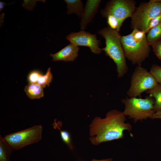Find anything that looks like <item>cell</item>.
Segmentation results:
<instances>
[{"label": "cell", "mask_w": 161, "mask_h": 161, "mask_svg": "<svg viewBox=\"0 0 161 161\" xmlns=\"http://www.w3.org/2000/svg\"><path fill=\"white\" fill-rule=\"evenodd\" d=\"M126 116L123 112L116 109L108 112L105 118L96 117L90 123L89 140L94 145L124 137L123 131L127 130L130 132L131 125L126 123Z\"/></svg>", "instance_id": "1"}, {"label": "cell", "mask_w": 161, "mask_h": 161, "mask_svg": "<svg viewBox=\"0 0 161 161\" xmlns=\"http://www.w3.org/2000/svg\"><path fill=\"white\" fill-rule=\"evenodd\" d=\"M97 32L105 40L106 46L102 48L103 51L116 64L118 77H123L128 68L121 43L122 36L119 32L109 27L99 30Z\"/></svg>", "instance_id": "2"}, {"label": "cell", "mask_w": 161, "mask_h": 161, "mask_svg": "<svg viewBox=\"0 0 161 161\" xmlns=\"http://www.w3.org/2000/svg\"><path fill=\"white\" fill-rule=\"evenodd\" d=\"M121 41L126 58L132 64L141 66L150 52L146 33L134 29L130 34L122 36Z\"/></svg>", "instance_id": "3"}, {"label": "cell", "mask_w": 161, "mask_h": 161, "mask_svg": "<svg viewBox=\"0 0 161 161\" xmlns=\"http://www.w3.org/2000/svg\"><path fill=\"white\" fill-rule=\"evenodd\" d=\"M121 102L125 106L123 112L124 115L133 119L135 123L150 118L155 112L154 110V99L149 95L144 98L126 97L122 98Z\"/></svg>", "instance_id": "4"}, {"label": "cell", "mask_w": 161, "mask_h": 161, "mask_svg": "<svg viewBox=\"0 0 161 161\" xmlns=\"http://www.w3.org/2000/svg\"><path fill=\"white\" fill-rule=\"evenodd\" d=\"M161 13V0L141 3L131 17V27L145 32L149 21Z\"/></svg>", "instance_id": "5"}, {"label": "cell", "mask_w": 161, "mask_h": 161, "mask_svg": "<svg viewBox=\"0 0 161 161\" xmlns=\"http://www.w3.org/2000/svg\"><path fill=\"white\" fill-rule=\"evenodd\" d=\"M157 83L150 71L137 66L131 75L130 86L127 95L129 97L141 98L142 93L153 88Z\"/></svg>", "instance_id": "6"}, {"label": "cell", "mask_w": 161, "mask_h": 161, "mask_svg": "<svg viewBox=\"0 0 161 161\" xmlns=\"http://www.w3.org/2000/svg\"><path fill=\"white\" fill-rule=\"evenodd\" d=\"M42 130L41 125H36L6 135L4 138L13 150H18L40 141L42 139Z\"/></svg>", "instance_id": "7"}, {"label": "cell", "mask_w": 161, "mask_h": 161, "mask_svg": "<svg viewBox=\"0 0 161 161\" xmlns=\"http://www.w3.org/2000/svg\"><path fill=\"white\" fill-rule=\"evenodd\" d=\"M136 1L133 0H111L107 3L101 13L104 18L108 15H112L122 26L126 19L131 17L136 8Z\"/></svg>", "instance_id": "8"}, {"label": "cell", "mask_w": 161, "mask_h": 161, "mask_svg": "<svg viewBox=\"0 0 161 161\" xmlns=\"http://www.w3.org/2000/svg\"><path fill=\"white\" fill-rule=\"evenodd\" d=\"M71 44L79 46L89 47L91 51L95 54H100L103 51L99 47L100 41L97 35L81 30L77 32H72L66 37Z\"/></svg>", "instance_id": "9"}, {"label": "cell", "mask_w": 161, "mask_h": 161, "mask_svg": "<svg viewBox=\"0 0 161 161\" xmlns=\"http://www.w3.org/2000/svg\"><path fill=\"white\" fill-rule=\"evenodd\" d=\"M79 49L78 46L70 44L57 53L49 55L52 58V61H72L78 57Z\"/></svg>", "instance_id": "10"}, {"label": "cell", "mask_w": 161, "mask_h": 161, "mask_svg": "<svg viewBox=\"0 0 161 161\" xmlns=\"http://www.w3.org/2000/svg\"><path fill=\"white\" fill-rule=\"evenodd\" d=\"M101 0H88L83 8L81 17L80 27L84 30L87 24L92 21L96 13Z\"/></svg>", "instance_id": "11"}, {"label": "cell", "mask_w": 161, "mask_h": 161, "mask_svg": "<svg viewBox=\"0 0 161 161\" xmlns=\"http://www.w3.org/2000/svg\"><path fill=\"white\" fill-rule=\"evenodd\" d=\"M24 91L31 99H38L44 96L43 88L37 83H29L25 86Z\"/></svg>", "instance_id": "12"}, {"label": "cell", "mask_w": 161, "mask_h": 161, "mask_svg": "<svg viewBox=\"0 0 161 161\" xmlns=\"http://www.w3.org/2000/svg\"><path fill=\"white\" fill-rule=\"evenodd\" d=\"M67 4V13L70 15L74 13L81 17L83 11V4L80 0H64Z\"/></svg>", "instance_id": "13"}, {"label": "cell", "mask_w": 161, "mask_h": 161, "mask_svg": "<svg viewBox=\"0 0 161 161\" xmlns=\"http://www.w3.org/2000/svg\"><path fill=\"white\" fill-rule=\"evenodd\" d=\"M146 92L154 99L155 111L161 110V83H157L153 88L147 91Z\"/></svg>", "instance_id": "14"}, {"label": "cell", "mask_w": 161, "mask_h": 161, "mask_svg": "<svg viewBox=\"0 0 161 161\" xmlns=\"http://www.w3.org/2000/svg\"><path fill=\"white\" fill-rule=\"evenodd\" d=\"M13 149L2 136H0V161H10Z\"/></svg>", "instance_id": "15"}, {"label": "cell", "mask_w": 161, "mask_h": 161, "mask_svg": "<svg viewBox=\"0 0 161 161\" xmlns=\"http://www.w3.org/2000/svg\"><path fill=\"white\" fill-rule=\"evenodd\" d=\"M146 39L150 46H152L161 40V23L148 31L146 35Z\"/></svg>", "instance_id": "16"}, {"label": "cell", "mask_w": 161, "mask_h": 161, "mask_svg": "<svg viewBox=\"0 0 161 161\" xmlns=\"http://www.w3.org/2000/svg\"><path fill=\"white\" fill-rule=\"evenodd\" d=\"M55 119L54 122L52 125L54 126V128H58L59 130L61 138L63 141L68 147L71 149L73 148V145L72 144L71 135L66 130H62L58 125Z\"/></svg>", "instance_id": "17"}, {"label": "cell", "mask_w": 161, "mask_h": 161, "mask_svg": "<svg viewBox=\"0 0 161 161\" xmlns=\"http://www.w3.org/2000/svg\"><path fill=\"white\" fill-rule=\"evenodd\" d=\"M53 78L51 72V68H49L44 75L40 76L38 79L37 83L41 85L43 88L47 86H49V83L52 82Z\"/></svg>", "instance_id": "18"}, {"label": "cell", "mask_w": 161, "mask_h": 161, "mask_svg": "<svg viewBox=\"0 0 161 161\" xmlns=\"http://www.w3.org/2000/svg\"><path fill=\"white\" fill-rule=\"evenodd\" d=\"M105 18H106L109 27L119 32L121 26L118 20L114 16L110 15H107Z\"/></svg>", "instance_id": "19"}, {"label": "cell", "mask_w": 161, "mask_h": 161, "mask_svg": "<svg viewBox=\"0 0 161 161\" xmlns=\"http://www.w3.org/2000/svg\"><path fill=\"white\" fill-rule=\"evenodd\" d=\"M150 72L154 77L158 83H161V66L157 64H153Z\"/></svg>", "instance_id": "20"}, {"label": "cell", "mask_w": 161, "mask_h": 161, "mask_svg": "<svg viewBox=\"0 0 161 161\" xmlns=\"http://www.w3.org/2000/svg\"><path fill=\"white\" fill-rule=\"evenodd\" d=\"M161 23V13L158 15L152 18L149 22L145 33H147L152 28Z\"/></svg>", "instance_id": "21"}, {"label": "cell", "mask_w": 161, "mask_h": 161, "mask_svg": "<svg viewBox=\"0 0 161 161\" xmlns=\"http://www.w3.org/2000/svg\"><path fill=\"white\" fill-rule=\"evenodd\" d=\"M42 73L37 70H33L29 74L28 77V80L29 83H36L39 78L43 75Z\"/></svg>", "instance_id": "22"}, {"label": "cell", "mask_w": 161, "mask_h": 161, "mask_svg": "<svg viewBox=\"0 0 161 161\" xmlns=\"http://www.w3.org/2000/svg\"><path fill=\"white\" fill-rule=\"evenodd\" d=\"M151 46L155 54L161 61V40L155 43Z\"/></svg>", "instance_id": "23"}, {"label": "cell", "mask_w": 161, "mask_h": 161, "mask_svg": "<svg viewBox=\"0 0 161 161\" xmlns=\"http://www.w3.org/2000/svg\"><path fill=\"white\" fill-rule=\"evenodd\" d=\"M150 118L151 119H161V110L155 112L151 117Z\"/></svg>", "instance_id": "24"}, {"label": "cell", "mask_w": 161, "mask_h": 161, "mask_svg": "<svg viewBox=\"0 0 161 161\" xmlns=\"http://www.w3.org/2000/svg\"><path fill=\"white\" fill-rule=\"evenodd\" d=\"M11 3H9V4H6L3 1H0V12H1V11L2 10L3 8L6 5L9 4H10Z\"/></svg>", "instance_id": "25"}, {"label": "cell", "mask_w": 161, "mask_h": 161, "mask_svg": "<svg viewBox=\"0 0 161 161\" xmlns=\"http://www.w3.org/2000/svg\"><path fill=\"white\" fill-rule=\"evenodd\" d=\"M112 159L111 158L106 159H102L100 160H98L95 159H93L91 161H112Z\"/></svg>", "instance_id": "26"}]
</instances>
